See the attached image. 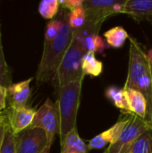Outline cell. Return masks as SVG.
Segmentation results:
<instances>
[{
	"instance_id": "6da1fadb",
	"label": "cell",
	"mask_w": 152,
	"mask_h": 153,
	"mask_svg": "<svg viewBox=\"0 0 152 153\" xmlns=\"http://www.w3.org/2000/svg\"><path fill=\"white\" fill-rule=\"evenodd\" d=\"M69 13L68 10L60 9L59 14L62 18L60 31L54 40L44 41L42 56L36 73L38 85L54 80L58 66L74 38L73 30L68 22Z\"/></svg>"
},
{
	"instance_id": "7a4b0ae2",
	"label": "cell",
	"mask_w": 152,
	"mask_h": 153,
	"mask_svg": "<svg viewBox=\"0 0 152 153\" xmlns=\"http://www.w3.org/2000/svg\"><path fill=\"white\" fill-rule=\"evenodd\" d=\"M129 65L124 88L141 91L148 101V116L152 113V65L147 53L132 36H129Z\"/></svg>"
},
{
	"instance_id": "3957f363",
	"label": "cell",
	"mask_w": 152,
	"mask_h": 153,
	"mask_svg": "<svg viewBox=\"0 0 152 153\" xmlns=\"http://www.w3.org/2000/svg\"><path fill=\"white\" fill-rule=\"evenodd\" d=\"M82 82L83 80L73 82L56 90L57 99L56 104L60 121L58 134L60 143L63 142L67 134L77 128L76 122L81 101Z\"/></svg>"
},
{
	"instance_id": "277c9868",
	"label": "cell",
	"mask_w": 152,
	"mask_h": 153,
	"mask_svg": "<svg viewBox=\"0 0 152 153\" xmlns=\"http://www.w3.org/2000/svg\"><path fill=\"white\" fill-rule=\"evenodd\" d=\"M87 51L74 37L66 50L53 80L56 91L59 88L79 80H83L82 58Z\"/></svg>"
},
{
	"instance_id": "5b68a950",
	"label": "cell",
	"mask_w": 152,
	"mask_h": 153,
	"mask_svg": "<svg viewBox=\"0 0 152 153\" xmlns=\"http://www.w3.org/2000/svg\"><path fill=\"white\" fill-rule=\"evenodd\" d=\"M126 0H84L86 12L84 27L76 31L99 34L102 23L110 16L124 13Z\"/></svg>"
},
{
	"instance_id": "8992f818",
	"label": "cell",
	"mask_w": 152,
	"mask_h": 153,
	"mask_svg": "<svg viewBox=\"0 0 152 153\" xmlns=\"http://www.w3.org/2000/svg\"><path fill=\"white\" fill-rule=\"evenodd\" d=\"M30 127L40 128L45 131L47 138V150L50 152L52 143L56 134H59L60 121L56 102L47 99L41 107L36 111V115Z\"/></svg>"
},
{
	"instance_id": "52a82bcc",
	"label": "cell",
	"mask_w": 152,
	"mask_h": 153,
	"mask_svg": "<svg viewBox=\"0 0 152 153\" xmlns=\"http://www.w3.org/2000/svg\"><path fill=\"white\" fill-rule=\"evenodd\" d=\"M149 130L150 126L146 119L131 114L118 141L115 144L109 145L104 153H126L137 139Z\"/></svg>"
},
{
	"instance_id": "ba28073f",
	"label": "cell",
	"mask_w": 152,
	"mask_h": 153,
	"mask_svg": "<svg viewBox=\"0 0 152 153\" xmlns=\"http://www.w3.org/2000/svg\"><path fill=\"white\" fill-rule=\"evenodd\" d=\"M16 153H49L44 130L29 127L14 135Z\"/></svg>"
},
{
	"instance_id": "9c48e42d",
	"label": "cell",
	"mask_w": 152,
	"mask_h": 153,
	"mask_svg": "<svg viewBox=\"0 0 152 153\" xmlns=\"http://www.w3.org/2000/svg\"><path fill=\"white\" fill-rule=\"evenodd\" d=\"M36 111L37 110L34 108L28 107L10 108V110L7 113V117L9 126L14 135L30 127L33 123Z\"/></svg>"
},
{
	"instance_id": "30bf717a",
	"label": "cell",
	"mask_w": 152,
	"mask_h": 153,
	"mask_svg": "<svg viewBox=\"0 0 152 153\" xmlns=\"http://www.w3.org/2000/svg\"><path fill=\"white\" fill-rule=\"evenodd\" d=\"M33 78H29L17 83H12L7 88V98L10 108H23L30 97V84Z\"/></svg>"
},
{
	"instance_id": "8fae6325",
	"label": "cell",
	"mask_w": 152,
	"mask_h": 153,
	"mask_svg": "<svg viewBox=\"0 0 152 153\" xmlns=\"http://www.w3.org/2000/svg\"><path fill=\"white\" fill-rule=\"evenodd\" d=\"M124 14L137 22H147L152 24V0H126Z\"/></svg>"
},
{
	"instance_id": "7c38bea8",
	"label": "cell",
	"mask_w": 152,
	"mask_h": 153,
	"mask_svg": "<svg viewBox=\"0 0 152 153\" xmlns=\"http://www.w3.org/2000/svg\"><path fill=\"white\" fill-rule=\"evenodd\" d=\"M125 90L130 113L146 119L148 116V101L146 97L137 90L132 88H125Z\"/></svg>"
},
{
	"instance_id": "4fadbf2b",
	"label": "cell",
	"mask_w": 152,
	"mask_h": 153,
	"mask_svg": "<svg viewBox=\"0 0 152 153\" xmlns=\"http://www.w3.org/2000/svg\"><path fill=\"white\" fill-rule=\"evenodd\" d=\"M74 37L81 42L87 52L102 53L108 46L104 39L96 33H86L73 30Z\"/></svg>"
},
{
	"instance_id": "5bb4252c",
	"label": "cell",
	"mask_w": 152,
	"mask_h": 153,
	"mask_svg": "<svg viewBox=\"0 0 152 153\" xmlns=\"http://www.w3.org/2000/svg\"><path fill=\"white\" fill-rule=\"evenodd\" d=\"M60 145V153H89L90 152L87 143L79 135L77 128L67 134Z\"/></svg>"
},
{
	"instance_id": "9a60e30c",
	"label": "cell",
	"mask_w": 152,
	"mask_h": 153,
	"mask_svg": "<svg viewBox=\"0 0 152 153\" xmlns=\"http://www.w3.org/2000/svg\"><path fill=\"white\" fill-rule=\"evenodd\" d=\"M106 97L115 105L116 108H119L124 114H131L129 111L128 101L125 88H118L116 86H110L106 90Z\"/></svg>"
},
{
	"instance_id": "2e32d148",
	"label": "cell",
	"mask_w": 152,
	"mask_h": 153,
	"mask_svg": "<svg viewBox=\"0 0 152 153\" xmlns=\"http://www.w3.org/2000/svg\"><path fill=\"white\" fill-rule=\"evenodd\" d=\"M104 38L108 46L114 48H120L124 46L126 39H129V34L121 26H116L107 30L104 33Z\"/></svg>"
},
{
	"instance_id": "e0dca14e",
	"label": "cell",
	"mask_w": 152,
	"mask_h": 153,
	"mask_svg": "<svg viewBox=\"0 0 152 153\" xmlns=\"http://www.w3.org/2000/svg\"><path fill=\"white\" fill-rule=\"evenodd\" d=\"M103 72V63L97 59L95 53L86 52L82 58V74L84 76H99Z\"/></svg>"
},
{
	"instance_id": "ac0fdd59",
	"label": "cell",
	"mask_w": 152,
	"mask_h": 153,
	"mask_svg": "<svg viewBox=\"0 0 152 153\" xmlns=\"http://www.w3.org/2000/svg\"><path fill=\"white\" fill-rule=\"evenodd\" d=\"M126 153H152V131L150 129L132 145Z\"/></svg>"
},
{
	"instance_id": "d6986e66",
	"label": "cell",
	"mask_w": 152,
	"mask_h": 153,
	"mask_svg": "<svg viewBox=\"0 0 152 153\" xmlns=\"http://www.w3.org/2000/svg\"><path fill=\"white\" fill-rule=\"evenodd\" d=\"M61 9L60 0H43L39 4V13L45 19L56 17Z\"/></svg>"
},
{
	"instance_id": "ffe728a7",
	"label": "cell",
	"mask_w": 152,
	"mask_h": 153,
	"mask_svg": "<svg viewBox=\"0 0 152 153\" xmlns=\"http://www.w3.org/2000/svg\"><path fill=\"white\" fill-rule=\"evenodd\" d=\"M0 23V84L8 88L12 84V74L4 58L3 45H2V30Z\"/></svg>"
},
{
	"instance_id": "44dd1931",
	"label": "cell",
	"mask_w": 152,
	"mask_h": 153,
	"mask_svg": "<svg viewBox=\"0 0 152 153\" xmlns=\"http://www.w3.org/2000/svg\"><path fill=\"white\" fill-rule=\"evenodd\" d=\"M68 22L73 30L82 29L86 23V12L83 7L75 9L69 13Z\"/></svg>"
},
{
	"instance_id": "7402d4cb",
	"label": "cell",
	"mask_w": 152,
	"mask_h": 153,
	"mask_svg": "<svg viewBox=\"0 0 152 153\" xmlns=\"http://www.w3.org/2000/svg\"><path fill=\"white\" fill-rule=\"evenodd\" d=\"M61 27H62V18L58 13L56 17L51 20L47 24L46 30H45V41L49 42L54 40L57 36V34L59 33Z\"/></svg>"
},
{
	"instance_id": "603a6c76",
	"label": "cell",
	"mask_w": 152,
	"mask_h": 153,
	"mask_svg": "<svg viewBox=\"0 0 152 153\" xmlns=\"http://www.w3.org/2000/svg\"><path fill=\"white\" fill-rule=\"evenodd\" d=\"M0 153H16L15 152L14 134L12 132V129L9 126V123L6 126L4 136L2 145L0 148Z\"/></svg>"
},
{
	"instance_id": "cb8c5ba5",
	"label": "cell",
	"mask_w": 152,
	"mask_h": 153,
	"mask_svg": "<svg viewBox=\"0 0 152 153\" xmlns=\"http://www.w3.org/2000/svg\"><path fill=\"white\" fill-rule=\"evenodd\" d=\"M84 0H60L61 8L72 12L75 9L83 7Z\"/></svg>"
},
{
	"instance_id": "d4e9b609",
	"label": "cell",
	"mask_w": 152,
	"mask_h": 153,
	"mask_svg": "<svg viewBox=\"0 0 152 153\" xmlns=\"http://www.w3.org/2000/svg\"><path fill=\"white\" fill-rule=\"evenodd\" d=\"M8 125V117H7V114H2L0 117V148L2 145V142L4 136V133L6 130V126Z\"/></svg>"
},
{
	"instance_id": "484cf974",
	"label": "cell",
	"mask_w": 152,
	"mask_h": 153,
	"mask_svg": "<svg viewBox=\"0 0 152 153\" xmlns=\"http://www.w3.org/2000/svg\"><path fill=\"white\" fill-rule=\"evenodd\" d=\"M7 100V88L0 84V113L5 108Z\"/></svg>"
},
{
	"instance_id": "4316f807",
	"label": "cell",
	"mask_w": 152,
	"mask_h": 153,
	"mask_svg": "<svg viewBox=\"0 0 152 153\" xmlns=\"http://www.w3.org/2000/svg\"><path fill=\"white\" fill-rule=\"evenodd\" d=\"M148 124H149V126H150V129L152 131V113L151 115L147 116V118H146Z\"/></svg>"
},
{
	"instance_id": "83f0119b",
	"label": "cell",
	"mask_w": 152,
	"mask_h": 153,
	"mask_svg": "<svg viewBox=\"0 0 152 153\" xmlns=\"http://www.w3.org/2000/svg\"><path fill=\"white\" fill-rule=\"evenodd\" d=\"M147 56H148V58H149L150 62L151 63V65H152V48L149 50V52L147 53Z\"/></svg>"
},
{
	"instance_id": "f1b7e54d",
	"label": "cell",
	"mask_w": 152,
	"mask_h": 153,
	"mask_svg": "<svg viewBox=\"0 0 152 153\" xmlns=\"http://www.w3.org/2000/svg\"><path fill=\"white\" fill-rule=\"evenodd\" d=\"M2 114H3V113H0V117H1V115H2Z\"/></svg>"
}]
</instances>
